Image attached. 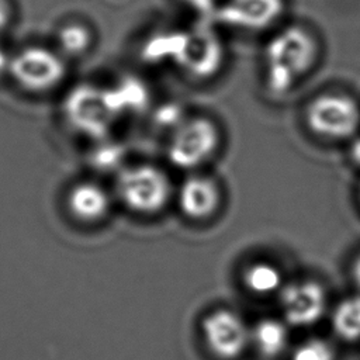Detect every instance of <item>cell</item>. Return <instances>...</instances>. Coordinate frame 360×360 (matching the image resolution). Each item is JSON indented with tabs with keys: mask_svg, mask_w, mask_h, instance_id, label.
I'll return each mask as SVG.
<instances>
[{
	"mask_svg": "<svg viewBox=\"0 0 360 360\" xmlns=\"http://www.w3.org/2000/svg\"><path fill=\"white\" fill-rule=\"evenodd\" d=\"M319 44L301 25H290L276 32L264 51L266 82L273 93H287L316 65Z\"/></svg>",
	"mask_w": 360,
	"mask_h": 360,
	"instance_id": "6da1fadb",
	"label": "cell"
},
{
	"mask_svg": "<svg viewBox=\"0 0 360 360\" xmlns=\"http://www.w3.org/2000/svg\"><path fill=\"white\" fill-rule=\"evenodd\" d=\"M304 117L314 135L332 142L345 141L360 128V104L345 93H322L307 104Z\"/></svg>",
	"mask_w": 360,
	"mask_h": 360,
	"instance_id": "7a4b0ae2",
	"label": "cell"
},
{
	"mask_svg": "<svg viewBox=\"0 0 360 360\" xmlns=\"http://www.w3.org/2000/svg\"><path fill=\"white\" fill-rule=\"evenodd\" d=\"M117 195L131 211L155 214L165 208L173 188L169 176L155 165H134L124 169L117 179Z\"/></svg>",
	"mask_w": 360,
	"mask_h": 360,
	"instance_id": "3957f363",
	"label": "cell"
},
{
	"mask_svg": "<svg viewBox=\"0 0 360 360\" xmlns=\"http://www.w3.org/2000/svg\"><path fill=\"white\" fill-rule=\"evenodd\" d=\"M219 146V129L205 117L184 120L174 131L167 146L170 162L181 169H194L210 160Z\"/></svg>",
	"mask_w": 360,
	"mask_h": 360,
	"instance_id": "277c9868",
	"label": "cell"
},
{
	"mask_svg": "<svg viewBox=\"0 0 360 360\" xmlns=\"http://www.w3.org/2000/svg\"><path fill=\"white\" fill-rule=\"evenodd\" d=\"M13 79L25 90L46 91L60 83L66 73L62 56L45 46H27L10 58Z\"/></svg>",
	"mask_w": 360,
	"mask_h": 360,
	"instance_id": "5b68a950",
	"label": "cell"
},
{
	"mask_svg": "<svg viewBox=\"0 0 360 360\" xmlns=\"http://www.w3.org/2000/svg\"><path fill=\"white\" fill-rule=\"evenodd\" d=\"M65 114L80 132L103 134L115 114L112 94L91 86H80L69 93L65 101Z\"/></svg>",
	"mask_w": 360,
	"mask_h": 360,
	"instance_id": "8992f818",
	"label": "cell"
},
{
	"mask_svg": "<svg viewBox=\"0 0 360 360\" xmlns=\"http://www.w3.org/2000/svg\"><path fill=\"white\" fill-rule=\"evenodd\" d=\"M202 333L210 350L219 359L238 357L250 340L243 319L232 311L218 309L202 321Z\"/></svg>",
	"mask_w": 360,
	"mask_h": 360,
	"instance_id": "52a82bcc",
	"label": "cell"
},
{
	"mask_svg": "<svg viewBox=\"0 0 360 360\" xmlns=\"http://www.w3.org/2000/svg\"><path fill=\"white\" fill-rule=\"evenodd\" d=\"M284 319L294 326H309L319 321L326 308L323 288L315 281L291 283L280 290Z\"/></svg>",
	"mask_w": 360,
	"mask_h": 360,
	"instance_id": "ba28073f",
	"label": "cell"
},
{
	"mask_svg": "<svg viewBox=\"0 0 360 360\" xmlns=\"http://www.w3.org/2000/svg\"><path fill=\"white\" fill-rule=\"evenodd\" d=\"M284 13V0H226L221 20L245 31H263L274 25Z\"/></svg>",
	"mask_w": 360,
	"mask_h": 360,
	"instance_id": "9c48e42d",
	"label": "cell"
},
{
	"mask_svg": "<svg viewBox=\"0 0 360 360\" xmlns=\"http://www.w3.org/2000/svg\"><path fill=\"white\" fill-rule=\"evenodd\" d=\"M219 187L214 179L204 174L188 176L177 190V202L183 214L194 219L212 215L219 205Z\"/></svg>",
	"mask_w": 360,
	"mask_h": 360,
	"instance_id": "30bf717a",
	"label": "cell"
},
{
	"mask_svg": "<svg viewBox=\"0 0 360 360\" xmlns=\"http://www.w3.org/2000/svg\"><path fill=\"white\" fill-rule=\"evenodd\" d=\"M111 198L105 188L94 181H80L68 194V208L83 222H96L110 210Z\"/></svg>",
	"mask_w": 360,
	"mask_h": 360,
	"instance_id": "8fae6325",
	"label": "cell"
},
{
	"mask_svg": "<svg viewBox=\"0 0 360 360\" xmlns=\"http://www.w3.org/2000/svg\"><path fill=\"white\" fill-rule=\"evenodd\" d=\"M250 340L262 356L276 357L288 345V330L277 319H262L250 332Z\"/></svg>",
	"mask_w": 360,
	"mask_h": 360,
	"instance_id": "7c38bea8",
	"label": "cell"
},
{
	"mask_svg": "<svg viewBox=\"0 0 360 360\" xmlns=\"http://www.w3.org/2000/svg\"><path fill=\"white\" fill-rule=\"evenodd\" d=\"M332 325L338 336L346 340L360 339V295L345 298L336 305Z\"/></svg>",
	"mask_w": 360,
	"mask_h": 360,
	"instance_id": "4fadbf2b",
	"label": "cell"
},
{
	"mask_svg": "<svg viewBox=\"0 0 360 360\" xmlns=\"http://www.w3.org/2000/svg\"><path fill=\"white\" fill-rule=\"evenodd\" d=\"M245 284L256 294H273L283 287L280 270L270 263H255L245 273Z\"/></svg>",
	"mask_w": 360,
	"mask_h": 360,
	"instance_id": "5bb4252c",
	"label": "cell"
},
{
	"mask_svg": "<svg viewBox=\"0 0 360 360\" xmlns=\"http://www.w3.org/2000/svg\"><path fill=\"white\" fill-rule=\"evenodd\" d=\"M60 49L70 55L83 53L90 45V32L80 24L65 25L58 35Z\"/></svg>",
	"mask_w": 360,
	"mask_h": 360,
	"instance_id": "9a60e30c",
	"label": "cell"
},
{
	"mask_svg": "<svg viewBox=\"0 0 360 360\" xmlns=\"http://www.w3.org/2000/svg\"><path fill=\"white\" fill-rule=\"evenodd\" d=\"M291 360H335V352L328 342L309 339L295 347Z\"/></svg>",
	"mask_w": 360,
	"mask_h": 360,
	"instance_id": "2e32d148",
	"label": "cell"
},
{
	"mask_svg": "<svg viewBox=\"0 0 360 360\" xmlns=\"http://www.w3.org/2000/svg\"><path fill=\"white\" fill-rule=\"evenodd\" d=\"M10 20V6L7 0H0V32L6 28Z\"/></svg>",
	"mask_w": 360,
	"mask_h": 360,
	"instance_id": "e0dca14e",
	"label": "cell"
},
{
	"mask_svg": "<svg viewBox=\"0 0 360 360\" xmlns=\"http://www.w3.org/2000/svg\"><path fill=\"white\" fill-rule=\"evenodd\" d=\"M190 4L194 6V8H208V6H211L214 3V0H184Z\"/></svg>",
	"mask_w": 360,
	"mask_h": 360,
	"instance_id": "ac0fdd59",
	"label": "cell"
},
{
	"mask_svg": "<svg viewBox=\"0 0 360 360\" xmlns=\"http://www.w3.org/2000/svg\"><path fill=\"white\" fill-rule=\"evenodd\" d=\"M353 278L356 284L360 287V257H357L353 264Z\"/></svg>",
	"mask_w": 360,
	"mask_h": 360,
	"instance_id": "d6986e66",
	"label": "cell"
},
{
	"mask_svg": "<svg viewBox=\"0 0 360 360\" xmlns=\"http://www.w3.org/2000/svg\"><path fill=\"white\" fill-rule=\"evenodd\" d=\"M8 65H10V58H7V56L3 53V51L0 49V72H1L3 69H8Z\"/></svg>",
	"mask_w": 360,
	"mask_h": 360,
	"instance_id": "ffe728a7",
	"label": "cell"
}]
</instances>
